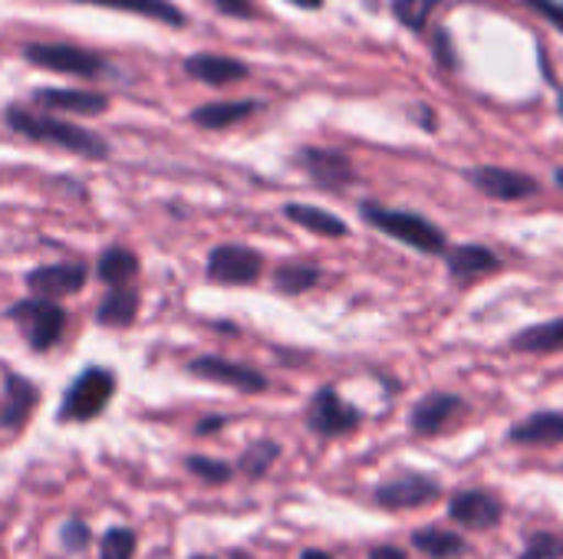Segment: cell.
<instances>
[{
  "label": "cell",
  "mask_w": 563,
  "mask_h": 559,
  "mask_svg": "<svg viewBox=\"0 0 563 559\" xmlns=\"http://www.w3.org/2000/svg\"><path fill=\"white\" fill-rule=\"evenodd\" d=\"M7 125L33 142H43V145H56V148H69V152H79V155H89V158H106L109 155V145L73 125V122H63V119H53V115H40V112H30L23 105H10L7 109Z\"/></svg>",
  "instance_id": "1"
},
{
  "label": "cell",
  "mask_w": 563,
  "mask_h": 559,
  "mask_svg": "<svg viewBox=\"0 0 563 559\" xmlns=\"http://www.w3.org/2000/svg\"><path fill=\"white\" fill-rule=\"evenodd\" d=\"M363 217L379 227L383 234L396 237L399 244L412 247V250H422V254H442L445 250V231L435 227L432 221H426L422 214H412V211H393V208H383V204H373L366 201L363 204Z\"/></svg>",
  "instance_id": "2"
},
{
  "label": "cell",
  "mask_w": 563,
  "mask_h": 559,
  "mask_svg": "<svg viewBox=\"0 0 563 559\" xmlns=\"http://www.w3.org/2000/svg\"><path fill=\"white\" fill-rule=\"evenodd\" d=\"M112 395H115V376L109 369L89 366L66 389L59 405V422H92L106 412Z\"/></svg>",
  "instance_id": "3"
},
{
  "label": "cell",
  "mask_w": 563,
  "mask_h": 559,
  "mask_svg": "<svg viewBox=\"0 0 563 559\" xmlns=\"http://www.w3.org/2000/svg\"><path fill=\"white\" fill-rule=\"evenodd\" d=\"M7 316L20 326V333L26 336L33 353H49L59 343L63 329H66V310L56 300H46V297L20 300L16 306H10Z\"/></svg>",
  "instance_id": "4"
},
{
  "label": "cell",
  "mask_w": 563,
  "mask_h": 559,
  "mask_svg": "<svg viewBox=\"0 0 563 559\" xmlns=\"http://www.w3.org/2000/svg\"><path fill=\"white\" fill-rule=\"evenodd\" d=\"M26 63L43 66L49 72H66V76H96L102 72V56L82 49V46H69V43H30L23 46Z\"/></svg>",
  "instance_id": "5"
},
{
  "label": "cell",
  "mask_w": 563,
  "mask_h": 559,
  "mask_svg": "<svg viewBox=\"0 0 563 559\" xmlns=\"http://www.w3.org/2000/svg\"><path fill=\"white\" fill-rule=\"evenodd\" d=\"M363 422V415L340 399L336 389H320L313 399H310V409H307V425L310 432L323 435V438H340V435H350L356 432Z\"/></svg>",
  "instance_id": "6"
},
{
  "label": "cell",
  "mask_w": 563,
  "mask_h": 559,
  "mask_svg": "<svg viewBox=\"0 0 563 559\" xmlns=\"http://www.w3.org/2000/svg\"><path fill=\"white\" fill-rule=\"evenodd\" d=\"M439 494H442V488L435 478L419 474V471H402L376 488V504L386 511H412V507L439 501Z\"/></svg>",
  "instance_id": "7"
},
{
  "label": "cell",
  "mask_w": 563,
  "mask_h": 559,
  "mask_svg": "<svg viewBox=\"0 0 563 559\" xmlns=\"http://www.w3.org/2000/svg\"><path fill=\"white\" fill-rule=\"evenodd\" d=\"M261 270H264L261 254L251 247H241V244H224L208 254V280H214V283L244 287V283H254L261 277Z\"/></svg>",
  "instance_id": "8"
},
{
  "label": "cell",
  "mask_w": 563,
  "mask_h": 559,
  "mask_svg": "<svg viewBox=\"0 0 563 559\" xmlns=\"http://www.w3.org/2000/svg\"><path fill=\"white\" fill-rule=\"evenodd\" d=\"M188 372L198 379L218 382V385H231L238 392H264L267 389L264 372L241 366V362H231V359H221V356H198V359H191Z\"/></svg>",
  "instance_id": "9"
},
{
  "label": "cell",
  "mask_w": 563,
  "mask_h": 559,
  "mask_svg": "<svg viewBox=\"0 0 563 559\" xmlns=\"http://www.w3.org/2000/svg\"><path fill=\"white\" fill-rule=\"evenodd\" d=\"M501 514H505V504L498 494L485 491V488H475V491H462L452 497L449 504V517L468 530H488V527H498L501 524Z\"/></svg>",
  "instance_id": "10"
},
{
  "label": "cell",
  "mask_w": 563,
  "mask_h": 559,
  "mask_svg": "<svg viewBox=\"0 0 563 559\" xmlns=\"http://www.w3.org/2000/svg\"><path fill=\"white\" fill-rule=\"evenodd\" d=\"M468 412V405L452 395V392H429L416 409H412V432L416 435H442L455 418H462Z\"/></svg>",
  "instance_id": "11"
},
{
  "label": "cell",
  "mask_w": 563,
  "mask_h": 559,
  "mask_svg": "<svg viewBox=\"0 0 563 559\" xmlns=\"http://www.w3.org/2000/svg\"><path fill=\"white\" fill-rule=\"evenodd\" d=\"M472 185L495 201H521L541 191V185L531 175L511 168H478L472 171Z\"/></svg>",
  "instance_id": "12"
},
{
  "label": "cell",
  "mask_w": 563,
  "mask_h": 559,
  "mask_svg": "<svg viewBox=\"0 0 563 559\" xmlns=\"http://www.w3.org/2000/svg\"><path fill=\"white\" fill-rule=\"evenodd\" d=\"M297 161H300V168L320 185V188H343V185H350L353 178H356V171H353V165H350V158L343 155V152H330V148H303L300 155H297Z\"/></svg>",
  "instance_id": "13"
},
{
  "label": "cell",
  "mask_w": 563,
  "mask_h": 559,
  "mask_svg": "<svg viewBox=\"0 0 563 559\" xmlns=\"http://www.w3.org/2000/svg\"><path fill=\"white\" fill-rule=\"evenodd\" d=\"M36 402H40V389L30 379H23V376L7 372V379H3V402H0V425L7 432H16L20 425H26V418L33 415Z\"/></svg>",
  "instance_id": "14"
},
{
  "label": "cell",
  "mask_w": 563,
  "mask_h": 559,
  "mask_svg": "<svg viewBox=\"0 0 563 559\" xmlns=\"http://www.w3.org/2000/svg\"><path fill=\"white\" fill-rule=\"evenodd\" d=\"M86 267L82 264H56V267H40L26 277V287L36 293V297H46V300H56V297H69V293H79L82 283H86Z\"/></svg>",
  "instance_id": "15"
},
{
  "label": "cell",
  "mask_w": 563,
  "mask_h": 559,
  "mask_svg": "<svg viewBox=\"0 0 563 559\" xmlns=\"http://www.w3.org/2000/svg\"><path fill=\"white\" fill-rule=\"evenodd\" d=\"M33 99L49 112H69V115H99L109 109V99L89 89H36Z\"/></svg>",
  "instance_id": "16"
},
{
  "label": "cell",
  "mask_w": 563,
  "mask_h": 559,
  "mask_svg": "<svg viewBox=\"0 0 563 559\" xmlns=\"http://www.w3.org/2000/svg\"><path fill=\"white\" fill-rule=\"evenodd\" d=\"M185 72L205 86H231L238 79L247 76V66L241 59L231 56H218V53H198L191 59H185Z\"/></svg>",
  "instance_id": "17"
},
{
  "label": "cell",
  "mask_w": 563,
  "mask_h": 559,
  "mask_svg": "<svg viewBox=\"0 0 563 559\" xmlns=\"http://www.w3.org/2000/svg\"><path fill=\"white\" fill-rule=\"evenodd\" d=\"M508 438L515 445H561L563 441V412H534L531 418L518 422Z\"/></svg>",
  "instance_id": "18"
},
{
  "label": "cell",
  "mask_w": 563,
  "mask_h": 559,
  "mask_svg": "<svg viewBox=\"0 0 563 559\" xmlns=\"http://www.w3.org/2000/svg\"><path fill=\"white\" fill-rule=\"evenodd\" d=\"M261 109L257 99H241V102H208V105H198L191 112V122L201 125V128H228V125H238L244 119H251L254 112Z\"/></svg>",
  "instance_id": "19"
},
{
  "label": "cell",
  "mask_w": 563,
  "mask_h": 559,
  "mask_svg": "<svg viewBox=\"0 0 563 559\" xmlns=\"http://www.w3.org/2000/svg\"><path fill=\"white\" fill-rule=\"evenodd\" d=\"M498 267H501V260L488 247H478V244H465L449 254V270L455 280H475V277L495 273Z\"/></svg>",
  "instance_id": "20"
},
{
  "label": "cell",
  "mask_w": 563,
  "mask_h": 559,
  "mask_svg": "<svg viewBox=\"0 0 563 559\" xmlns=\"http://www.w3.org/2000/svg\"><path fill=\"white\" fill-rule=\"evenodd\" d=\"M76 3H92V7H109V10H122V13H139V16H152L172 26L185 23V13L172 3V0H76Z\"/></svg>",
  "instance_id": "21"
},
{
  "label": "cell",
  "mask_w": 563,
  "mask_h": 559,
  "mask_svg": "<svg viewBox=\"0 0 563 559\" xmlns=\"http://www.w3.org/2000/svg\"><path fill=\"white\" fill-rule=\"evenodd\" d=\"M284 214L294 224H300V227H307V231H313L320 237H346V231H350L336 214H330L323 208H313V204H287Z\"/></svg>",
  "instance_id": "22"
},
{
  "label": "cell",
  "mask_w": 563,
  "mask_h": 559,
  "mask_svg": "<svg viewBox=\"0 0 563 559\" xmlns=\"http://www.w3.org/2000/svg\"><path fill=\"white\" fill-rule=\"evenodd\" d=\"M511 349L518 353H561L563 349V316L541 323V326H528L511 339Z\"/></svg>",
  "instance_id": "23"
},
{
  "label": "cell",
  "mask_w": 563,
  "mask_h": 559,
  "mask_svg": "<svg viewBox=\"0 0 563 559\" xmlns=\"http://www.w3.org/2000/svg\"><path fill=\"white\" fill-rule=\"evenodd\" d=\"M135 316H139V293H135V290H125V287H115V290L99 303V310H96V320H99L102 326H115V329L129 326Z\"/></svg>",
  "instance_id": "24"
},
{
  "label": "cell",
  "mask_w": 563,
  "mask_h": 559,
  "mask_svg": "<svg viewBox=\"0 0 563 559\" xmlns=\"http://www.w3.org/2000/svg\"><path fill=\"white\" fill-rule=\"evenodd\" d=\"M412 547H416V550H422L426 557H432V559H455L465 554V540H462L459 534L435 530V527H429V530H416V534H412Z\"/></svg>",
  "instance_id": "25"
},
{
  "label": "cell",
  "mask_w": 563,
  "mask_h": 559,
  "mask_svg": "<svg viewBox=\"0 0 563 559\" xmlns=\"http://www.w3.org/2000/svg\"><path fill=\"white\" fill-rule=\"evenodd\" d=\"M135 273H139V257L122 247H112L99 257V277L109 287H125Z\"/></svg>",
  "instance_id": "26"
},
{
  "label": "cell",
  "mask_w": 563,
  "mask_h": 559,
  "mask_svg": "<svg viewBox=\"0 0 563 559\" xmlns=\"http://www.w3.org/2000/svg\"><path fill=\"white\" fill-rule=\"evenodd\" d=\"M317 283H320V267H313V264H284L274 273V287L287 297L307 293Z\"/></svg>",
  "instance_id": "27"
},
{
  "label": "cell",
  "mask_w": 563,
  "mask_h": 559,
  "mask_svg": "<svg viewBox=\"0 0 563 559\" xmlns=\"http://www.w3.org/2000/svg\"><path fill=\"white\" fill-rule=\"evenodd\" d=\"M280 458V445L277 441H254L244 455H241V461H238V471L244 474V478H251V481H257V478H264L267 471H271V465Z\"/></svg>",
  "instance_id": "28"
},
{
  "label": "cell",
  "mask_w": 563,
  "mask_h": 559,
  "mask_svg": "<svg viewBox=\"0 0 563 559\" xmlns=\"http://www.w3.org/2000/svg\"><path fill=\"white\" fill-rule=\"evenodd\" d=\"M439 0H396L393 3V13L402 26H409L412 33H426L429 30V20L435 13Z\"/></svg>",
  "instance_id": "29"
},
{
  "label": "cell",
  "mask_w": 563,
  "mask_h": 559,
  "mask_svg": "<svg viewBox=\"0 0 563 559\" xmlns=\"http://www.w3.org/2000/svg\"><path fill=\"white\" fill-rule=\"evenodd\" d=\"M139 547V537L129 527H112L99 540V559H132Z\"/></svg>",
  "instance_id": "30"
},
{
  "label": "cell",
  "mask_w": 563,
  "mask_h": 559,
  "mask_svg": "<svg viewBox=\"0 0 563 559\" xmlns=\"http://www.w3.org/2000/svg\"><path fill=\"white\" fill-rule=\"evenodd\" d=\"M185 468H188L195 478H201L205 484H228V481L234 478V468H231V465H224V461H218V458H205V455H188V458H185Z\"/></svg>",
  "instance_id": "31"
},
{
  "label": "cell",
  "mask_w": 563,
  "mask_h": 559,
  "mask_svg": "<svg viewBox=\"0 0 563 559\" xmlns=\"http://www.w3.org/2000/svg\"><path fill=\"white\" fill-rule=\"evenodd\" d=\"M89 527L79 521V517H69L63 527H59V544H63V550H69V554H79V550H86L89 547Z\"/></svg>",
  "instance_id": "32"
},
{
  "label": "cell",
  "mask_w": 563,
  "mask_h": 559,
  "mask_svg": "<svg viewBox=\"0 0 563 559\" xmlns=\"http://www.w3.org/2000/svg\"><path fill=\"white\" fill-rule=\"evenodd\" d=\"M563 557V544L558 537H551V534H541V537H534L531 544H528V550L521 554L518 559H561Z\"/></svg>",
  "instance_id": "33"
},
{
  "label": "cell",
  "mask_w": 563,
  "mask_h": 559,
  "mask_svg": "<svg viewBox=\"0 0 563 559\" xmlns=\"http://www.w3.org/2000/svg\"><path fill=\"white\" fill-rule=\"evenodd\" d=\"M432 49H435V59L445 66V69H455V49H452V40L442 26H435V36H432Z\"/></svg>",
  "instance_id": "34"
},
{
  "label": "cell",
  "mask_w": 563,
  "mask_h": 559,
  "mask_svg": "<svg viewBox=\"0 0 563 559\" xmlns=\"http://www.w3.org/2000/svg\"><path fill=\"white\" fill-rule=\"evenodd\" d=\"M208 3H214L221 13H228V16H241V20H251V16H257V7H254V0H208Z\"/></svg>",
  "instance_id": "35"
},
{
  "label": "cell",
  "mask_w": 563,
  "mask_h": 559,
  "mask_svg": "<svg viewBox=\"0 0 563 559\" xmlns=\"http://www.w3.org/2000/svg\"><path fill=\"white\" fill-rule=\"evenodd\" d=\"M534 13H541L544 20H551L558 30L563 33V3H554V0H525Z\"/></svg>",
  "instance_id": "36"
},
{
  "label": "cell",
  "mask_w": 563,
  "mask_h": 559,
  "mask_svg": "<svg viewBox=\"0 0 563 559\" xmlns=\"http://www.w3.org/2000/svg\"><path fill=\"white\" fill-rule=\"evenodd\" d=\"M416 122H419L422 128H429V132H435V128H439V115H432V112H429V105H419V109H416Z\"/></svg>",
  "instance_id": "37"
},
{
  "label": "cell",
  "mask_w": 563,
  "mask_h": 559,
  "mask_svg": "<svg viewBox=\"0 0 563 559\" xmlns=\"http://www.w3.org/2000/svg\"><path fill=\"white\" fill-rule=\"evenodd\" d=\"M369 559H406V554L399 550V547H376Z\"/></svg>",
  "instance_id": "38"
},
{
  "label": "cell",
  "mask_w": 563,
  "mask_h": 559,
  "mask_svg": "<svg viewBox=\"0 0 563 559\" xmlns=\"http://www.w3.org/2000/svg\"><path fill=\"white\" fill-rule=\"evenodd\" d=\"M224 428V418H205V422H198V435H211V432H221Z\"/></svg>",
  "instance_id": "39"
},
{
  "label": "cell",
  "mask_w": 563,
  "mask_h": 559,
  "mask_svg": "<svg viewBox=\"0 0 563 559\" xmlns=\"http://www.w3.org/2000/svg\"><path fill=\"white\" fill-rule=\"evenodd\" d=\"M294 7H300V10H320L323 7V0H290Z\"/></svg>",
  "instance_id": "40"
},
{
  "label": "cell",
  "mask_w": 563,
  "mask_h": 559,
  "mask_svg": "<svg viewBox=\"0 0 563 559\" xmlns=\"http://www.w3.org/2000/svg\"><path fill=\"white\" fill-rule=\"evenodd\" d=\"M300 559H333V557H330V554H323V550H307Z\"/></svg>",
  "instance_id": "41"
},
{
  "label": "cell",
  "mask_w": 563,
  "mask_h": 559,
  "mask_svg": "<svg viewBox=\"0 0 563 559\" xmlns=\"http://www.w3.org/2000/svg\"><path fill=\"white\" fill-rule=\"evenodd\" d=\"M554 181H558V188H563V168H558V171H554Z\"/></svg>",
  "instance_id": "42"
},
{
  "label": "cell",
  "mask_w": 563,
  "mask_h": 559,
  "mask_svg": "<svg viewBox=\"0 0 563 559\" xmlns=\"http://www.w3.org/2000/svg\"><path fill=\"white\" fill-rule=\"evenodd\" d=\"M561 115H563V89H561Z\"/></svg>",
  "instance_id": "43"
},
{
  "label": "cell",
  "mask_w": 563,
  "mask_h": 559,
  "mask_svg": "<svg viewBox=\"0 0 563 559\" xmlns=\"http://www.w3.org/2000/svg\"><path fill=\"white\" fill-rule=\"evenodd\" d=\"M191 559H214V557H191Z\"/></svg>",
  "instance_id": "44"
}]
</instances>
